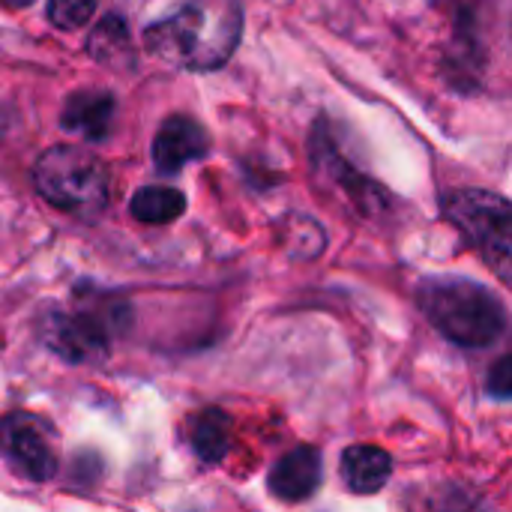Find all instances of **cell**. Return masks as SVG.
Masks as SVG:
<instances>
[{
  "label": "cell",
  "instance_id": "obj_1",
  "mask_svg": "<svg viewBox=\"0 0 512 512\" xmlns=\"http://www.w3.org/2000/svg\"><path fill=\"white\" fill-rule=\"evenodd\" d=\"M243 36L237 0H183L144 30V48L189 72H213L231 60Z\"/></svg>",
  "mask_w": 512,
  "mask_h": 512
},
{
  "label": "cell",
  "instance_id": "obj_2",
  "mask_svg": "<svg viewBox=\"0 0 512 512\" xmlns=\"http://www.w3.org/2000/svg\"><path fill=\"white\" fill-rule=\"evenodd\" d=\"M417 306L429 324L462 348H486L507 330L504 303L480 282L465 276H426L420 279Z\"/></svg>",
  "mask_w": 512,
  "mask_h": 512
},
{
  "label": "cell",
  "instance_id": "obj_3",
  "mask_svg": "<svg viewBox=\"0 0 512 512\" xmlns=\"http://www.w3.org/2000/svg\"><path fill=\"white\" fill-rule=\"evenodd\" d=\"M33 183L51 207L81 219H96L108 207L111 195L105 162L72 144L45 150L33 165Z\"/></svg>",
  "mask_w": 512,
  "mask_h": 512
},
{
  "label": "cell",
  "instance_id": "obj_4",
  "mask_svg": "<svg viewBox=\"0 0 512 512\" xmlns=\"http://www.w3.org/2000/svg\"><path fill=\"white\" fill-rule=\"evenodd\" d=\"M441 207L495 276L512 288V201L489 189H450Z\"/></svg>",
  "mask_w": 512,
  "mask_h": 512
},
{
  "label": "cell",
  "instance_id": "obj_5",
  "mask_svg": "<svg viewBox=\"0 0 512 512\" xmlns=\"http://www.w3.org/2000/svg\"><path fill=\"white\" fill-rule=\"evenodd\" d=\"M117 300H81L72 312H48L42 321V339L45 345L66 363L78 366H96L108 357L114 333L126 324V315L117 312Z\"/></svg>",
  "mask_w": 512,
  "mask_h": 512
},
{
  "label": "cell",
  "instance_id": "obj_6",
  "mask_svg": "<svg viewBox=\"0 0 512 512\" xmlns=\"http://www.w3.org/2000/svg\"><path fill=\"white\" fill-rule=\"evenodd\" d=\"M0 456L30 483H45L60 468L57 435L51 423L36 414H6L0 420Z\"/></svg>",
  "mask_w": 512,
  "mask_h": 512
},
{
  "label": "cell",
  "instance_id": "obj_7",
  "mask_svg": "<svg viewBox=\"0 0 512 512\" xmlns=\"http://www.w3.org/2000/svg\"><path fill=\"white\" fill-rule=\"evenodd\" d=\"M312 165L318 171V177H324L333 189L342 192V198L360 213V216H378L381 210L390 207V198L387 192L372 183L369 177H363L333 144L330 138V129L324 120L315 123V132H312Z\"/></svg>",
  "mask_w": 512,
  "mask_h": 512
},
{
  "label": "cell",
  "instance_id": "obj_8",
  "mask_svg": "<svg viewBox=\"0 0 512 512\" xmlns=\"http://www.w3.org/2000/svg\"><path fill=\"white\" fill-rule=\"evenodd\" d=\"M321 480H324V456L318 447L303 444V447L288 450L273 465L267 486L273 498L285 504H300V501H309L321 489Z\"/></svg>",
  "mask_w": 512,
  "mask_h": 512
},
{
  "label": "cell",
  "instance_id": "obj_9",
  "mask_svg": "<svg viewBox=\"0 0 512 512\" xmlns=\"http://www.w3.org/2000/svg\"><path fill=\"white\" fill-rule=\"evenodd\" d=\"M207 150H210V138H207L204 126L183 114L168 117L153 138V162L162 174L183 171L189 162L204 159Z\"/></svg>",
  "mask_w": 512,
  "mask_h": 512
},
{
  "label": "cell",
  "instance_id": "obj_10",
  "mask_svg": "<svg viewBox=\"0 0 512 512\" xmlns=\"http://www.w3.org/2000/svg\"><path fill=\"white\" fill-rule=\"evenodd\" d=\"M114 96L105 90H78L66 99L60 126L84 141H105L114 129Z\"/></svg>",
  "mask_w": 512,
  "mask_h": 512
},
{
  "label": "cell",
  "instance_id": "obj_11",
  "mask_svg": "<svg viewBox=\"0 0 512 512\" xmlns=\"http://www.w3.org/2000/svg\"><path fill=\"white\" fill-rule=\"evenodd\" d=\"M393 477V459L372 444H354L342 453V480L354 495H375Z\"/></svg>",
  "mask_w": 512,
  "mask_h": 512
},
{
  "label": "cell",
  "instance_id": "obj_12",
  "mask_svg": "<svg viewBox=\"0 0 512 512\" xmlns=\"http://www.w3.org/2000/svg\"><path fill=\"white\" fill-rule=\"evenodd\" d=\"M189 444L204 465H219L231 450V417L219 408H204L192 414Z\"/></svg>",
  "mask_w": 512,
  "mask_h": 512
},
{
  "label": "cell",
  "instance_id": "obj_13",
  "mask_svg": "<svg viewBox=\"0 0 512 512\" xmlns=\"http://www.w3.org/2000/svg\"><path fill=\"white\" fill-rule=\"evenodd\" d=\"M129 210L144 225H168L186 213V195L171 186H144L132 195Z\"/></svg>",
  "mask_w": 512,
  "mask_h": 512
},
{
  "label": "cell",
  "instance_id": "obj_14",
  "mask_svg": "<svg viewBox=\"0 0 512 512\" xmlns=\"http://www.w3.org/2000/svg\"><path fill=\"white\" fill-rule=\"evenodd\" d=\"M90 54L99 63L114 66V69L132 66L135 51H132V39H129V30L120 15H105L96 24V30L90 33Z\"/></svg>",
  "mask_w": 512,
  "mask_h": 512
},
{
  "label": "cell",
  "instance_id": "obj_15",
  "mask_svg": "<svg viewBox=\"0 0 512 512\" xmlns=\"http://www.w3.org/2000/svg\"><path fill=\"white\" fill-rule=\"evenodd\" d=\"M96 0H48V21L60 30H75L93 18Z\"/></svg>",
  "mask_w": 512,
  "mask_h": 512
},
{
  "label": "cell",
  "instance_id": "obj_16",
  "mask_svg": "<svg viewBox=\"0 0 512 512\" xmlns=\"http://www.w3.org/2000/svg\"><path fill=\"white\" fill-rule=\"evenodd\" d=\"M486 393L489 399H498V402H510L512 399V354L501 357L489 375H486Z\"/></svg>",
  "mask_w": 512,
  "mask_h": 512
},
{
  "label": "cell",
  "instance_id": "obj_17",
  "mask_svg": "<svg viewBox=\"0 0 512 512\" xmlns=\"http://www.w3.org/2000/svg\"><path fill=\"white\" fill-rule=\"evenodd\" d=\"M3 6H9V9H24V6H30L33 0H0Z\"/></svg>",
  "mask_w": 512,
  "mask_h": 512
}]
</instances>
